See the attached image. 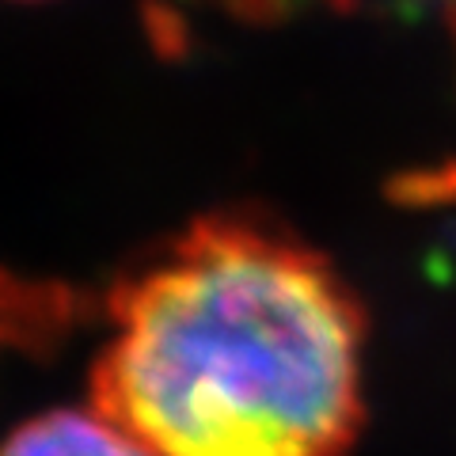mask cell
<instances>
[{
	"label": "cell",
	"instance_id": "obj_1",
	"mask_svg": "<svg viewBox=\"0 0 456 456\" xmlns=\"http://www.w3.org/2000/svg\"><path fill=\"white\" fill-rule=\"evenodd\" d=\"M362 377L338 270L274 224L206 217L110 297L92 392L152 456H342Z\"/></svg>",
	"mask_w": 456,
	"mask_h": 456
},
{
	"label": "cell",
	"instance_id": "obj_5",
	"mask_svg": "<svg viewBox=\"0 0 456 456\" xmlns=\"http://www.w3.org/2000/svg\"><path fill=\"white\" fill-rule=\"evenodd\" d=\"M323 4H331V8H346L350 0H323Z\"/></svg>",
	"mask_w": 456,
	"mask_h": 456
},
{
	"label": "cell",
	"instance_id": "obj_3",
	"mask_svg": "<svg viewBox=\"0 0 456 456\" xmlns=\"http://www.w3.org/2000/svg\"><path fill=\"white\" fill-rule=\"evenodd\" d=\"M61 312L65 301L57 289H38V285H23L0 274V346L50 335L61 320Z\"/></svg>",
	"mask_w": 456,
	"mask_h": 456
},
{
	"label": "cell",
	"instance_id": "obj_2",
	"mask_svg": "<svg viewBox=\"0 0 456 456\" xmlns=\"http://www.w3.org/2000/svg\"><path fill=\"white\" fill-rule=\"evenodd\" d=\"M0 456H152L134 434L92 411H46L0 441Z\"/></svg>",
	"mask_w": 456,
	"mask_h": 456
},
{
	"label": "cell",
	"instance_id": "obj_4",
	"mask_svg": "<svg viewBox=\"0 0 456 456\" xmlns=\"http://www.w3.org/2000/svg\"><path fill=\"white\" fill-rule=\"evenodd\" d=\"M449 4V23H452V35H456V0H445Z\"/></svg>",
	"mask_w": 456,
	"mask_h": 456
}]
</instances>
